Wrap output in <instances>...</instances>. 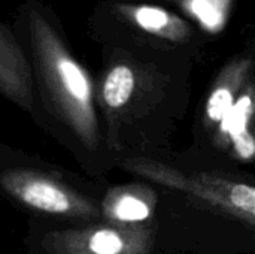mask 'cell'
<instances>
[{
    "instance_id": "obj_1",
    "label": "cell",
    "mask_w": 255,
    "mask_h": 254,
    "mask_svg": "<svg viewBox=\"0 0 255 254\" xmlns=\"http://www.w3.org/2000/svg\"><path fill=\"white\" fill-rule=\"evenodd\" d=\"M145 181L179 192L206 205L208 210L255 226V189L251 183L230 174L214 171H191L173 166L152 156L124 157L114 163Z\"/></svg>"
},
{
    "instance_id": "obj_2",
    "label": "cell",
    "mask_w": 255,
    "mask_h": 254,
    "mask_svg": "<svg viewBox=\"0 0 255 254\" xmlns=\"http://www.w3.org/2000/svg\"><path fill=\"white\" fill-rule=\"evenodd\" d=\"M0 192L33 213L72 225L102 222L100 199L78 190L54 171L24 163L4 166L0 169Z\"/></svg>"
},
{
    "instance_id": "obj_3",
    "label": "cell",
    "mask_w": 255,
    "mask_h": 254,
    "mask_svg": "<svg viewBox=\"0 0 255 254\" xmlns=\"http://www.w3.org/2000/svg\"><path fill=\"white\" fill-rule=\"evenodd\" d=\"M37 254H154V223L123 226L108 222L70 225L34 237Z\"/></svg>"
},
{
    "instance_id": "obj_4",
    "label": "cell",
    "mask_w": 255,
    "mask_h": 254,
    "mask_svg": "<svg viewBox=\"0 0 255 254\" xmlns=\"http://www.w3.org/2000/svg\"><path fill=\"white\" fill-rule=\"evenodd\" d=\"M254 111V90L248 87L245 91H241L233 108L208 138L212 147L227 153L232 160L253 163L255 156Z\"/></svg>"
},
{
    "instance_id": "obj_5",
    "label": "cell",
    "mask_w": 255,
    "mask_h": 254,
    "mask_svg": "<svg viewBox=\"0 0 255 254\" xmlns=\"http://www.w3.org/2000/svg\"><path fill=\"white\" fill-rule=\"evenodd\" d=\"M157 195L143 184H128L109 189L100 199L102 222L139 226L152 223Z\"/></svg>"
},
{
    "instance_id": "obj_6",
    "label": "cell",
    "mask_w": 255,
    "mask_h": 254,
    "mask_svg": "<svg viewBox=\"0 0 255 254\" xmlns=\"http://www.w3.org/2000/svg\"><path fill=\"white\" fill-rule=\"evenodd\" d=\"M241 84H242V75L232 73L221 78V81L211 90L202 115V129L208 138L214 133V130L218 127L221 120L233 108L238 96L242 91Z\"/></svg>"
},
{
    "instance_id": "obj_7",
    "label": "cell",
    "mask_w": 255,
    "mask_h": 254,
    "mask_svg": "<svg viewBox=\"0 0 255 254\" xmlns=\"http://www.w3.org/2000/svg\"><path fill=\"white\" fill-rule=\"evenodd\" d=\"M170 15L158 7L143 6L136 10V21L139 25L152 33H164L170 24Z\"/></svg>"
},
{
    "instance_id": "obj_8",
    "label": "cell",
    "mask_w": 255,
    "mask_h": 254,
    "mask_svg": "<svg viewBox=\"0 0 255 254\" xmlns=\"http://www.w3.org/2000/svg\"><path fill=\"white\" fill-rule=\"evenodd\" d=\"M33 159H28V157H15V156H9V154H4V153H0V169L4 168V166H9V165H15V163H25V162H31Z\"/></svg>"
}]
</instances>
